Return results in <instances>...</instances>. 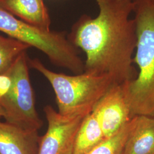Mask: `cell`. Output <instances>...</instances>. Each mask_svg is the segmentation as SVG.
<instances>
[{"label": "cell", "instance_id": "cell-1", "mask_svg": "<svg viewBox=\"0 0 154 154\" xmlns=\"http://www.w3.org/2000/svg\"><path fill=\"white\" fill-rule=\"evenodd\" d=\"M98 16L81 17L72 26L69 39L86 54L85 72L110 76L116 84L131 82L138 72L133 66L137 46L131 0H97Z\"/></svg>", "mask_w": 154, "mask_h": 154}, {"label": "cell", "instance_id": "cell-2", "mask_svg": "<svg viewBox=\"0 0 154 154\" xmlns=\"http://www.w3.org/2000/svg\"><path fill=\"white\" fill-rule=\"evenodd\" d=\"M134 4L137 42L133 62L139 72L125 87L132 116L154 117V2L137 0Z\"/></svg>", "mask_w": 154, "mask_h": 154}, {"label": "cell", "instance_id": "cell-3", "mask_svg": "<svg viewBox=\"0 0 154 154\" xmlns=\"http://www.w3.org/2000/svg\"><path fill=\"white\" fill-rule=\"evenodd\" d=\"M28 62L51 84L55 93L58 111L63 116H88L116 84L109 75L86 72L68 75L50 70L37 58L28 60Z\"/></svg>", "mask_w": 154, "mask_h": 154}, {"label": "cell", "instance_id": "cell-4", "mask_svg": "<svg viewBox=\"0 0 154 154\" xmlns=\"http://www.w3.org/2000/svg\"><path fill=\"white\" fill-rule=\"evenodd\" d=\"M0 32L47 55L55 66L75 74L85 72V63L65 34L46 30L25 22L0 7Z\"/></svg>", "mask_w": 154, "mask_h": 154}, {"label": "cell", "instance_id": "cell-5", "mask_svg": "<svg viewBox=\"0 0 154 154\" xmlns=\"http://www.w3.org/2000/svg\"><path fill=\"white\" fill-rule=\"evenodd\" d=\"M26 51L13 63L9 72L13 79L11 90L0 99L5 121L25 129L38 130L43 126L35 109V98L30 80Z\"/></svg>", "mask_w": 154, "mask_h": 154}, {"label": "cell", "instance_id": "cell-6", "mask_svg": "<svg viewBox=\"0 0 154 154\" xmlns=\"http://www.w3.org/2000/svg\"><path fill=\"white\" fill-rule=\"evenodd\" d=\"M44 111L48 127L39 138L38 154H73L77 132L86 116H63L50 105Z\"/></svg>", "mask_w": 154, "mask_h": 154}, {"label": "cell", "instance_id": "cell-7", "mask_svg": "<svg viewBox=\"0 0 154 154\" xmlns=\"http://www.w3.org/2000/svg\"><path fill=\"white\" fill-rule=\"evenodd\" d=\"M92 112L99 122L106 139L119 131L134 118L125 84L113 85L95 106Z\"/></svg>", "mask_w": 154, "mask_h": 154}, {"label": "cell", "instance_id": "cell-8", "mask_svg": "<svg viewBox=\"0 0 154 154\" xmlns=\"http://www.w3.org/2000/svg\"><path fill=\"white\" fill-rule=\"evenodd\" d=\"M38 131L0 121V154H38Z\"/></svg>", "mask_w": 154, "mask_h": 154}, {"label": "cell", "instance_id": "cell-9", "mask_svg": "<svg viewBox=\"0 0 154 154\" xmlns=\"http://www.w3.org/2000/svg\"><path fill=\"white\" fill-rule=\"evenodd\" d=\"M0 7L25 22L50 30L51 20L43 0H0Z\"/></svg>", "mask_w": 154, "mask_h": 154}, {"label": "cell", "instance_id": "cell-10", "mask_svg": "<svg viewBox=\"0 0 154 154\" xmlns=\"http://www.w3.org/2000/svg\"><path fill=\"white\" fill-rule=\"evenodd\" d=\"M123 154H154V117L137 116Z\"/></svg>", "mask_w": 154, "mask_h": 154}, {"label": "cell", "instance_id": "cell-11", "mask_svg": "<svg viewBox=\"0 0 154 154\" xmlns=\"http://www.w3.org/2000/svg\"><path fill=\"white\" fill-rule=\"evenodd\" d=\"M105 139L99 122L91 112L84 118L77 132L73 154H86Z\"/></svg>", "mask_w": 154, "mask_h": 154}, {"label": "cell", "instance_id": "cell-12", "mask_svg": "<svg viewBox=\"0 0 154 154\" xmlns=\"http://www.w3.org/2000/svg\"><path fill=\"white\" fill-rule=\"evenodd\" d=\"M29 48L16 39L0 35V74L8 72L17 59Z\"/></svg>", "mask_w": 154, "mask_h": 154}, {"label": "cell", "instance_id": "cell-13", "mask_svg": "<svg viewBox=\"0 0 154 154\" xmlns=\"http://www.w3.org/2000/svg\"><path fill=\"white\" fill-rule=\"evenodd\" d=\"M133 125V118L114 136L105 140L86 154H123L127 139Z\"/></svg>", "mask_w": 154, "mask_h": 154}, {"label": "cell", "instance_id": "cell-14", "mask_svg": "<svg viewBox=\"0 0 154 154\" xmlns=\"http://www.w3.org/2000/svg\"><path fill=\"white\" fill-rule=\"evenodd\" d=\"M13 86V79L9 70L0 74V99L4 98L9 93Z\"/></svg>", "mask_w": 154, "mask_h": 154}, {"label": "cell", "instance_id": "cell-15", "mask_svg": "<svg viewBox=\"0 0 154 154\" xmlns=\"http://www.w3.org/2000/svg\"><path fill=\"white\" fill-rule=\"evenodd\" d=\"M4 111H3L2 107H1V106H0V118H1V117H4Z\"/></svg>", "mask_w": 154, "mask_h": 154}, {"label": "cell", "instance_id": "cell-16", "mask_svg": "<svg viewBox=\"0 0 154 154\" xmlns=\"http://www.w3.org/2000/svg\"><path fill=\"white\" fill-rule=\"evenodd\" d=\"M131 1H132V2H135V1H137V0H131Z\"/></svg>", "mask_w": 154, "mask_h": 154}, {"label": "cell", "instance_id": "cell-17", "mask_svg": "<svg viewBox=\"0 0 154 154\" xmlns=\"http://www.w3.org/2000/svg\"><path fill=\"white\" fill-rule=\"evenodd\" d=\"M151 1H153V2H154V0H151Z\"/></svg>", "mask_w": 154, "mask_h": 154}, {"label": "cell", "instance_id": "cell-18", "mask_svg": "<svg viewBox=\"0 0 154 154\" xmlns=\"http://www.w3.org/2000/svg\"><path fill=\"white\" fill-rule=\"evenodd\" d=\"M96 1H97V0H96Z\"/></svg>", "mask_w": 154, "mask_h": 154}]
</instances>
